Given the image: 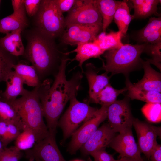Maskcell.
Returning <instances> with one entry per match:
<instances>
[{"mask_svg": "<svg viewBox=\"0 0 161 161\" xmlns=\"http://www.w3.org/2000/svg\"><path fill=\"white\" fill-rule=\"evenodd\" d=\"M58 9L62 13L70 11L75 6L77 0H55Z\"/></svg>", "mask_w": 161, "mask_h": 161, "instance_id": "38", "label": "cell"}, {"mask_svg": "<svg viewBox=\"0 0 161 161\" xmlns=\"http://www.w3.org/2000/svg\"><path fill=\"white\" fill-rule=\"evenodd\" d=\"M24 6L7 17L0 19V33H6L27 25Z\"/></svg>", "mask_w": 161, "mask_h": 161, "instance_id": "19", "label": "cell"}, {"mask_svg": "<svg viewBox=\"0 0 161 161\" xmlns=\"http://www.w3.org/2000/svg\"><path fill=\"white\" fill-rule=\"evenodd\" d=\"M13 70L22 79L24 84L36 87L41 83L36 70L32 65L18 62L13 67Z\"/></svg>", "mask_w": 161, "mask_h": 161, "instance_id": "27", "label": "cell"}, {"mask_svg": "<svg viewBox=\"0 0 161 161\" xmlns=\"http://www.w3.org/2000/svg\"><path fill=\"white\" fill-rule=\"evenodd\" d=\"M4 82L6 89L4 92L1 91V95L7 100L13 101L18 96L24 95L28 90L24 88L21 78L13 70L8 75Z\"/></svg>", "mask_w": 161, "mask_h": 161, "instance_id": "20", "label": "cell"}, {"mask_svg": "<svg viewBox=\"0 0 161 161\" xmlns=\"http://www.w3.org/2000/svg\"><path fill=\"white\" fill-rule=\"evenodd\" d=\"M11 102L21 117L23 131H32L36 136L38 142L49 135V130L44 120L43 112L37 87L31 91L27 90L21 97Z\"/></svg>", "mask_w": 161, "mask_h": 161, "instance_id": "3", "label": "cell"}, {"mask_svg": "<svg viewBox=\"0 0 161 161\" xmlns=\"http://www.w3.org/2000/svg\"><path fill=\"white\" fill-rule=\"evenodd\" d=\"M16 57L0 45V83L4 82L8 75L13 70V66L17 63Z\"/></svg>", "mask_w": 161, "mask_h": 161, "instance_id": "30", "label": "cell"}, {"mask_svg": "<svg viewBox=\"0 0 161 161\" xmlns=\"http://www.w3.org/2000/svg\"><path fill=\"white\" fill-rule=\"evenodd\" d=\"M23 153L15 146L4 148L0 153V161H19Z\"/></svg>", "mask_w": 161, "mask_h": 161, "instance_id": "34", "label": "cell"}, {"mask_svg": "<svg viewBox=\"0 0 161 161\" xmlns=\"http://www.w3.org/2000/svg\"><path fill=\"white\" fill-rule=\"evenodd\" d=\"M77 45V48L75 50L66 54L68 55L71 52L76 53L75 57L71 60L72 61L76 60L78 62V66L81 68L82 73L83 72L82 65L85 61L92 58H100V56L104 53L93 42L80 43Z\"/></svg>", "mask_w": 161, "mask_h": 161, "instance_id": "21", "label": "cell"}, {"mask_svg": "<svg viewBox=\"0 0 161 161\" xmlns=\"http://www.w3.org/2000/svg\"><path fill=\"white\" fill-rule=\"evenodd\" d=\"M123 37L120 32L111 30L108 33L102 32L92 42L104 52L119 47L124 44L121 41Z\"/></svg>", "mask_w": 161, "mask_h": 161, "instance_id": "26", "label": "cell"}, {"mask_svg": "<svg viewBox=\"0 0 161 161\" xmlns=\"http://www.w3.org/2000/svg\"><path fill=\"white\" fill-rule=\"evenodd\" d=\"M35 16L36 29L40 33L53 40L61 35L65 27L64 18L55 0H41Z\"/></svg>", "mask_w": 161, "mask_h": 161, "instance_id": "5", "label": "cell"}, {"mask_svg": "<svg viewBox=\"0 0 161 161\" xmlns=\"http://www.w3.org/2000/svg\"><path fill=\"white\" fill-rule=\"evenodd\" d=\"M108 124L116 133L132 128L134 119L128 100H117L109 106L107 112Z\"/></svg>", "mask_w": 161, "mask_h": 161, "instance_id": "9", "label": "cell"}, {"mask_svg": "<svg viewBox=\"0 0 161 161\" xmlns=\"http://www.w3.org/2000/svg\"><path fill=\"white\" fill-rule=\"evenodd\" d=\"M38 140L35 134L31 130L23 131L15 140V146L19 150H27L32 148Z\"/></svg>", "mask_w": 161, "mask_h": 161, "instance_id": "31", "label": "cell"}, {"mask_svg": "<svg viewBox=\"0 0 161 161\" xmlns=\"http://www.w3.org/2000/svg\"><path fill=\"white\" fill-rule=\"evenodd\" d=\"M11 2L13 12L18 10L24 6V0H12Z\"/></svg>", "mask_w": 161, "mask_h": 161, "instance_id": "41", "label": "cell"}, {"mask_svg": "<svg viewBox=\"0 0 161 161\" xmlns=\"http://www.w3.org/2000/svg\"><path fill=\"white\" fill-rule=\"evenodd\" d=\"M141 63L144 74L143 78L134 85L140 89L161 93V73L154 69L148 61L142 60Z\"/></svg>", "mask_w": 161, "mask_h": 161, "instance_id": "16", "label": "cell"}, {"mask_svg": "<svg viewBox=\"0 0 161 161\" xmlns=\"http://www.w3.org/2000/svg\"><path fill=\"white\" fill-rule=\"evenodd\" d=\"M35 161H40V160H35Z\"/></svg>", "mask_w": 161, "mask_h": 161, "instance_id": "45", "label": "cell"}, {"mask_svg": "<svg viewBox=\"0 0 161 161\" xmlns=\"http://www.w3.org/2000/svg\"><path fill=\"white\" fill-rule=\"evenodd\" d=\"M109 146L118 153L121 157H130L139 161H143L131 129L126 130L115 135Z\"/></svg>", "mask_w": 161, "mask_h": 161, "instance_id": "13", "label": "cell"}, {"mask_svg": "<svg viewBox=\"0 0 161 161\" xmlns=\"http://www.w3.org/2000/svg\"><path fill=\"white\" fill-rule=\"evenodd\" d=\"M115 161H139L136 159L128 157H121L118 160H115Z\"/></svg>", "mask_w": 161, "mask_h": 161, "instance_id": "42", "label": "cell"}, {"mask_svg": "<svg viewBox=\"0 0 161 161\" xmlns=\"http://www.w3.org/2000/svg\"><path fill=\"white\" fill-rule=\"evenodd\" d=\"M141 111L149 121L154 123L161 122V103H146L141 108Z\"/></svg>", "mask_w": 161, "mask_h": 161, "instance_id": "32", "label": "cell"}, {"mask_svg": "<svg viewBox=\"0 0 161 161\" xmlns=\"http://www.w3.org/2000/svg\"><path fill=\"white\" fill-rule=\"evenodd\" d=\"M22 131L15 125L8 123L7 129L6 134L1 140L4 148L12 141L15 140Z\"/></svg>", "mask_w": 161, "mask_h": 161, "instance_id": "35", "label": "cell"}, {"mask_svg": "<svg viewBox=\"0 0 161 161\" xmlns=\"http://www.w3.org/2000/svg\"><path fill=\"white\" fill-rule=\"evenodd\" d=\"M41 1V0H24L25 11L29 16L36 15L39 9Z\"/></svg>", "mask_w": 161, "mask_h": 161, "instance_id": "36", "label": "cell"}, {"mask_svg": "<svg viewBox=\"0 0 161 161\" xmlns=\"http://www.w3.org/2000/svg\"><path fill=\"white\" fill-rule=\"evenodd\" d=\"M55 134L49 132L47 137L36 143L32 148L26 151V157L29 161H66L56 144Z\"/></svg>", "mask_w": 161, "mask_h": 161, "instance_id": "10", "label": "cell"}, {"mask_svg": "<svg viewBox=\"0 0 161 161\" xmlns=\"http://www.w3.org/2000/svg\"><path fill=\"white\" fill-rule=\"evenodd\" d=\"M94 65L90 63L86 65L85 74L88 82L89 100L91 101L99 92L109 83L110 76L107 72L98 74Z\"/></svg>", "mask_w": 161, "mask_h": 161, "instance_id": "15", "label": "cell"}, {"mask_svg": "<svg viewBox=\"0 0 161 161\" xmlns=\"http://www.w3.org/2000/svg\"><path fill=\"white\" fill-rule=\"evenodd\" d=\"M7 126V123L0 119V139L1 140L6 134Z\"/></svg>", "mask_w": 161, "mask_h": 161, "instance_id": "40", "label": "cell"}, {"mask_svg": "<svg viewBox=\"0 0 161 161\" xmlns=\"http://www.w3.org/2000/svg\"><path fill=\"white\" fill-rule=\"evenodd\" d=\"M132 126L136 133L137 145L140 150L150 161L151 152L157 143V137L160 136L161 127L135 118L133 121Z\"/></svg>", "mask_w": 161, "mask_h": 161, "instance_id": "11", "label": "cell"}, {"mask_svg": "<svg viewBox=\"0 0 161 161\" xmlns=\"http://www.w3.org/2000/svg\"><path fill=\"white\" fill-rule=\"evenodd\" d=\"M23 55L35 68L41 81L57 73L61 58L54 40L44 35L36 29L28 35Z\"/></svg>", "mask_w": 161, "mask_h": 161, "instance_id": "2", "label": "cell"}, {"mask_svg": "<svg viewBox=\"0 0 161 161\" xmlns=\"http://www.w3.org/2000/svg\"><path fill=\"white\" fill-rule=\"evenodd\" d=\"M94 1L102 18V32H106V29L114 19L120 1L94 0Z\"/></svg>", "mask_w": 161, "mask_h": 161, "instance_id": "25", "label": "cell"}, {"mask_svg": "<svg viewBox=\"0 0 161 161\" xmlns=\"http://www.w3.org/2000/svg\"><path fill=\"white\" fill-rule=\"evenodd\" d=\"M128 97L146 103H161V93L140 89L135 87L128 78L126 81Z\"/></svg>", "mask_w": 161, "mask_h": 161, "instance_id": "24", "label": "cell"}, {"mask_svg": "<svg viewBox=\"0 0 161 161\" xmlns=\"http://www.w3.org/2000/svg\"><path fill=\"white\" fill-rule=\"evenodd\" d=\"M4 148L2 143L0 139V153L2 151Z\"/></svg>", "mask_w": 161, "mask_h": 161, "instance_id": "43", "label": "cell"}, {"mask_svg": "<svg viewBox=\"0 0 161 161\" xmlns=\"http://www.w3.org/2000/svg\"><path fill=\"white\" fill-rule=\"evenodd\" d=\"M147 44H123L122 46L106 51L101 70L112 75L123 73L126 75L133 70L140 63L141 54L144 51Z\"/></svg>", "mask_w": 161, "mask_h": 161, "instance_id": "4", "label": "cell"}, {"mask_svg": "<svg viewBox=\"0 0 161 161\" xmlns=\"http://www.w3.org/2000/svg\"><path fill=\"white\" fill-rule=\"evenodd\" d=\"M151 161H161V145L158 143L152 150L150 158Z\"/></svg>", "mask_w": 161, "mask_h": 161, "instance_id": "39", "label": "cell"}, {"mask_svg": "<svg viewBox=\"0 0 161 161\" xmlns=\"http://www.w3.org/2000/svg\"><path fill=\"white\" fill-rule=\"evenodd\" d=\"M109 106H101L94 116L84 123L72 134L67 150L70 153L74 154L80 149L100 125L107 118Z\"/></svg>", "mask_w": 161, "mask_h": 161, "instance_id": "8", "label": "cell"}, {"mask_svg": "<svg viewBox=\"0 0 161 161\" xmlns=\"http://www.w3.org/2000/svg\"><path fill=\"white\" fill-rule=\"evenodd\" d=\"M72 161H83L80 160H73Z\"/></svg>", "mask_w": 161, "mask_h": 161, "instance_id": "44", "label": "cell"}, {"mask_svg": "<svg viewBox=\"0 0 161 161\" xmlns=\"http://www.w3.org/2000/svg\"><path fill=\"white\" fill-rule=\"evenodd\" d=\"M0 90V119L7 123L14 124L22 131L23 125L21 117L11 101L4 99Z\"/></svg>", "mask_w": 161, "mask_h": 161, "instance_id": "23", "label": "cell"}, {"mask_svg": "<svg viewBox=\"0 0 161 161\" xmlns=\"http://www.w3.org/2000/svg\"><path fill=\"white\" fill-rule=\"evenodd\" d=\"M1 1L0 0V4Z\"/></svg>", "mask_w": 161, "mask_h": 161, "instance_id": "46", "label": "cell"}, {"mask_svg": "<svg viewBox=\"0 0 161 161\" xmlns=\"http://www.w3.org/2000/svg\"><path fill=\"white\" fill-rule=\"evenodd\" d=\"M114 19L123 37L127 33L129 24L132 19L126 1H120L116 11Z\"/></svg>", "mask_w": 161, "mask_h": 161, "instance_id": "28", "label": "cell"}, {"mask_svg": "<svg viewBox=\"0 0 161 161\" xmlns=\"http://www.w3.org/2000/svg\"><path fill=\"white\" fill-rule=\"evenodd\" d=\"M116 133L108 123L98 128L80 149L84 155L100 150L105 149L115 136Z\"/></svg>", "mask_w": 161, "mask_h": 161, "instance_id": "14", "label": "cell"}, {"mask_svg": "<svg viewBox=\"0 0 161 161\" xmlns=\"http://www.w3.org/2000/svg\"><path fill=\"white\" fill-rule=\"evenodd\" d=\"M65 27L73 24L102 26V18L94 0H77L64 18Z\"/></svg>", "mask_w": 161, "mask_h": 161, "instance_id": "7", "label": "cell"}, {"mask_svg": "<svg viewBox=\"0 0 161 161\" xmlns=\"http://www.w3.org/2000/svg\"><path fill=\"white\" fill-rule=\"evenodd\" d=\"M127 91V89L126 87L120 89H117L109 83L99 92L91 102L101 106H109L117 100L119 95Z\"/></svg>", "mask_w": 161, "mask_h": 161, "instance_id": "29", "label": "cell"}, {"mask_svg": "<svg viewBox=\"0 0 161 161\" xmlns=\"http://www.w3.org/2000/svg\"><path fill=\"white\" fill-rule=\"evenodd\" d=\"M161 42L151 44H147L144 51H147L151 55V59H147L150 64L156 66L161 71Z\"/></svg>", "mask_w": 161, "mask_h": 161, "instance_id": "33", "label": "cell"}, {"mask_svg": "<svg viewBox=\"0 0 161 161\" xmlns=\"http://www.w3.org/2000/svg\"><path fill=\"white\" fill-rule=\"evenodd\" d=\"M95 161H115L112 156L107 153L105 149H102L94 151L90 154Z\"/></svg>", "mask_w": 161, "mask_h": 161, "instance_id": "37", "label": "cell"}, {"mask_svg": "<svg viewBox=\"0 0 161 161\" xmlns=\"http://www.w3.org/2000/svg\"><path fill=\"white\" fill-rule=\"evenodd\" d=\"M24 29L20 28L6 33L0 39V45L11 55L17 57L23 55L25 48L21 37Z\"/></svg>", "mask_w": 161, "mask_h": 161, "instance_id": "18", "label": "cell"}, {"mask_svg": "<svg viewBox=\"0 0 161 161\" xmlns=\"http://www.w3.org/2000/svg\"><path fill=\"white\" fill-rule=\"evenodd\" d=\"M64 54L58 71L51 86V80L46 79L37 86L44 116L49 132L56 133L59 117L66 105L74 95H77L83 78L78 72L69 80L66 75V64L70 59Z\"/></svg>", "mask_w": 161, "mask_h": 161, "instance_id": "1", "label": "cell"}, {"mask_svg": "<svg viewBox=\"0 0 161 161\" xmlns=\"http://www.w3.org/2000/svg\"><path fill=\"white\" fill-rule=\"evenodd\" d=\"M76 95L70 99V104L58 123L57 126L61 129L63 143L84 123L94 116L98 109L81 102L76 98Z\"/></svg>", "mask_w": 161, "mask_h": 161, "instance_id": "6", "label": "cell"}, {"mask_svg": "<svg viewBox=\"0 0 161 161\" xmlns=\"http://www.w3.org/2000/svg\"><path fill=\"white\" fill-rule=\"evenodd\" d=\"M137 39L140 42L153 44L161 42V18L151 17L147 24L140 30Z\"/></svg>", "mask_w": 161, "mask_h": 161, "instance_id": "17", "label": "cell"}, {"mask_svg": "<svg viewBox=\"0 0 161 161\" xmlns=\"http://www.w3.org/2000/svg\"><path fill=\"white\" fill-rule=\"evenodd\" d=\"M66 27L61 36V41L70 45L92 42L102 30V26L96 25L73 24Z\"/></svg>", "mask_w": 161, "mask_h": 161, "instance_id": "12", "label": "cell"}, {"mask_svg": "<svg viewBox=\"0 0 161 161\" xmlns=\"http://www.w3.org/2000/svg\"><path fill=\"white\" fill-rule=\"evenodd\" d=\"M134 12L132 15V19L146 18L152 15L158 16L157 5L161 2L160 0H131Z\"/></svg>", "mask_w": 161, "mask_h": 161, "instance_id": "22", "label": "cell"}]
</instances>
